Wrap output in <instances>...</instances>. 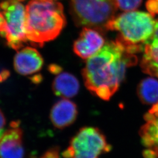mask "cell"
I'll return each mask as SVG.
<instances>
[{"mask_svg":"<svg viewBox=\"0 0 158 158\" xmlns=\"http://www.w3.org/2000/svg\"><path fill=\"white\" fill-rule=\"evenodd\" d=\"M19 1H21H21H25V0H19Z\"/></svg>","mask_w":158,"mask_h":158,"instance_id":"22","label":"cell"},{"mask_svg":"<svg viewBox=\"0 0 158 158\" xmlns=\"http://www.w3.org/2000/svg\"><path fill=\"white\" fill-rule=\"evenodd\" d=\"M146 123L139 131L142 143L146 149L144 158H158V102L145 115Z\"/></svg>","mask_w":158,"mask_h":158,"instance_id":"7","label":"cell"},{"mask_svg":"<svg viewBox=\"0 0 158 158\" xmlns=\"http://www.w3.org/2000/svg\"><path fill=\"white\" fill-rule=\"evenodd\" d=\"M110 150L111 145L100 130L84 127L74 136L62 155L64 158H99Z\"/></svg>","mask_w":158,"mask_h":158,"instance_id":"5","label":"cell"},{"mask_svg":"<svg viewBox=\"0 0 158 158\" xmlns=\"http://www.w3.org/2000/svg\"><path fill=\"white\" fill-rule=\"evenodd\" d=\"M19 122H12L11 127L0 136V158H23V131Z\"/></svg>","mask_w":158,"mask_h":158,"instance_id":"8","label":"cell"},{"mask_svg":"<svg viewBox=\"0 0 158 158\" xmlns=\"http://www.w3.org/2000/svg\"><path fill=\"white\" fill-rule=\"evenodd\" d=\"M0 11L6 19V29L2 35L6 45L19 51L28 40L26 35V8L19 0H2Z\"/></svg>","mask_w":158,"mask_h":158,"instance_id":"6","label":"cell"},{"mask_svg":"<svg viewBox=\"0 0 158 158\" xmlns=\"http://www.w3.org/2000/svg\"><path fill=\"white\" fill-rule=\"evenodd\" d=\"M77 114L76 104L67 98H63L57 102L51 109L50 118L56 128L63 129L73 123Z\"/></svg>","mask_w":158,"mask_h":158,"instance_id":"11","label":"cell"},{"mask_svg":"<svg viewBox=\"0 0 158 158\" xmlns=\"http://www.w3.org/2000/svg\"><path fill=\"white\" fill-rule=\"evenodd\" d=\"M70 8L77 26L106 31L118 6L115 0H70Z\"/></svg>","mask_w":158,"mask_h":158,"instance_id":"4","label":"cell"},{"mask_svg":"<svg viewBox=\"0 0 158 158\" xmlns=\"http://www.w3.org/2000/svg\"><path fill=\"white\" fill-rule=\"evenodd\" d=\"M105 40L96 29L84 27L79 38L73 45V51L78 56L89 59L100 51L104 46Z\"/></svg>","mask_w":158,"mask_h":158,"instance_id":"9","label":"cell"},{"mask_svg":"<svg viewBox=\"0 0 158 158\" xmlns=\"http://www.w3.org/2000/svg\"><path fill=\"white\" fill-rule=\"evenodd\" d=\"M137 62L135 54L127 51L118 40L108 42L87 59L82 71L85 85L98 98L109 100L118 90L127 69Z\"/></svg>","mask_w":158,"mask_h":158,"instance_id":"1","label":"cell"},{"mask_svg":"<svg viewBox=\"0 0 158 158\" xmlns=\"http://www.w3.org/2000/svg\"><path fill=\"white\" fill-rule=\"evenodd\" d=\"M6 124V117L0 109V136L4 132V130L5 128Z\"/></svg>","mask_w":158,"mask_h":158,"instance_id":"18","label":"cell"},{"mask_svg":"<svg viewBox=\"0 0 158 158\" xmlns=\"http://www.w3.org/2000/svg\"><path fill=\"white\" fill-rule=\"evenodd\" d=\"M138 96L142 103L153 104L158 102V81L152 77L142 80L138 87Z\"/></svg>","mask_w":158,"mask_h":158,"instance_id":"14","label":"cell"},{"mask_svg":"<svg viewBox=\"0 0 158 158\" xmlns=\"http://www.w3.org/2000/svg\"><path fill=\"white\" fill-rule=\"evenodd\" d=\"M52 1H55V0H52Z\"/></svg>","mask_w":158,"mask_h":158,"instance_id":"24","label":"cell"},{"mask_svg":"<svg viewBox=\"0 0 158 158\" xmlns=\"http://www.w3.org/2000/svg\"><path fill=\"white\" fill-rule=\"evenodd\" d=\"M40 158H59L58 148L55 147L51 148Z\"/></svg>","mask_w":158,"mask_h":158,"instance_id":"17","label":"cell"},{"mask_svg":"<svg viewBox=\"0 0 158 158\" xmlns=\"http://www.w3.org/2000/svg\"><path fill=\"white\" fill-rule=\"evenodd\" d=\"M26 8V35L34 46L55 40L66 25L62 4L52 0H31Z\"/></svg>","mask_w":158,"mask_h":158,"instance_id":"2","label":"cell"},{"mask_svg":"<svg viewBox=\"0 0 158 158\" xmlns=\"http://www.w3.org/2000/svg\"><path fill=\"white\" fill-rule=\"evenodd\" d=\"M10 72L6 69H2L0 71V82H2L10 76Z\"/></svg>","mask_w":158,"mask_h":158,"instance_id":"19","label":"cell"},{"mask_svg":"<svg viewBox=\"0 0 158 158\" xmlns=\"http://www.w3.org/2000/svg\"><path fill=\"white\" fill-rule=\"evenodd\" d=\"M146 6L151 15L154 16L158 14V0H148Z\"/></svg>","mask_w":158,"mask_h":158,"instance_id":"16","label":"cell"},{"mask_svg":"<svg viewBox=\"0 0 158 158\" xmlns=\"http://www.w3.org/2000/svg\"><path fill=\"white\" fill-rule=\"evenodd\" d=\"M79 88L78 80L73 74L67 72L58 74L52 84L55 94L63 98H72L76 96Z\"/></svg>","mask_w":158,"mask_h":158,"instance_id":"12","label":"cell"},{"mask_svg":"<svg viewBox=\"0 0 158 158\" xmlns=\"http://www.w3.org/2000/svg\"><path fill=\"white\" fill-rule=\"evenodd\" d=\"M156 77H158V73H157V74H156Z\"/></svg>","mask_w":158,"mask_h":158,"instance_id":"23","label":"cell"},{"mask_svg":"<svg viewBox=\"0 0 158 158\" xmlns=\"http://www.w3.org/2000/svg\"><path fill=\"white\" fill-rule=\"evenodd\" d=\"M155 23L149 13L126 12L108 23L107 30L117 31L120 34L117 39L127 44L145 45L152 36Z\"/></svg>","mask_w":158,"mask_h":158,"instance_id":"3","label":"cell"},{"mask_svg":"<svg viewBox=\"0 0 158 158\" xmlns=\"http://www.w3.org/2000/svg\"><path fill=\"white\" fill-rule=\"evenodd\" d=\"M118 8L125 12L133 11L141 4L142 0H115Z\"/></svg>","mask_w":158,"mask_h":158,"instance_id":"15","label":"cell"},{"mask_svg":"<svg viewBox=\"0 0 158 158\" xmlns=\"http://www.w3.org/2000/svg\"><path fill=\"white\" fill-rule=\"evenodd\" d=\"M152 40H158V20L156 21L155 23V29H154L152 36L147 42H148L149 41H152Z\"/></svg>","mask_w":158,"mask_h":158,"instance_id":"20","label":"cell"},{"mask_svg":"<svg viewBox=\"0 0 158 158\" xmlns=\"http://www.w3.org/2000/svg\"><path fill=\"white\" fill-rule=\"evenodd\" d=\"M61 70L62 68L56 64H52L49 66V71L52 73L58 74L61 72Z\"/></svg>","mask_w":158,"mask_h":158,"instance_id":"21","label":"cell"},{"mask_svg":"<svg viewBox=\"0 0 158 158\" xmlns=\"http://www.w3.org/2000/svg\"><path fill=\"white\" fill-rule=\"evenodd\" d=\"M143 52L141 62L143 72L156 76L158 73V40H152L146 43Z\"/></svg>","mask_w":158,"mask_h":158,"instance_id":"13","label":"cell"},{"mask_svg":"<svg viewBox=\"0 0 158 158\" xmlns=\"http://www.w3.org/2000/svg\"><path fill=\"white\" fill-rule=\"evenodd\" d=\"M43 65V57L38 51L32 47H25L17 51L14 59L15 70L23 76H29L38 72Z\"/></svg>","mask_w":158,"mask_h":158,"instance_id":"10","label":"cell"}]
</instances>
